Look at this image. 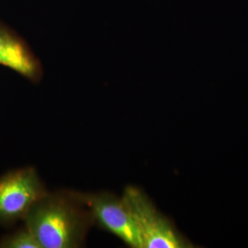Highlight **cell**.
<instances>
[{"mask_svg": "<svg viewBox=\"0 0 248 248\" xmlns=\"http://www.w3.org/2000/svg\"><path fill=\"white\" fill-rule=\"evenodd\" d=\"M42 248H78L94 226L91 212L80 191L47 192L23 220Z\"/></svg>", "mask_w": 248, "mask_h": 248, "instance_id": "cell-1", "label": "cell"}, {"mask_svg": "<svg viewBox=\"0 0 248 248\" xmlns=\"http://www.w3.org/2000/svg\"><path fill=\"white\" fill-rule=\"evenodd\" d=\"M122 198L140 234L142 248H193L142 189L128 186Z\"/></svg>", "mask_w": 248, "mask_h": 248, "instance_id": "cell-2", "label": "cell"}, {"mask_svg": "<svg viewBox=\"0 0 248 248\" xmlns=\"http://www.w3.org/2000/svg\"><path fill=\"white\" fill-rule=\"evenodd\" d=\"M48 192L32 167L10 171L0 177V225L23 221L31 209Z\"/></svg>", "mask_w": 248, "mask_h": 248, "instance_id": "cell-3", "label": "cell"}, {"mask_svg": "<svg viewBox=\"0 0 248 248\" xmlns=\"http://www.w3.org/2000/svg\"><path fill=\"white\" fill-rule=\"evenodd\" d=\"M94 224L122 240L128 247L142 248L140 234L123 198L110 192H80Z\"/></svg>", "mask_w": 248, "mask_h": 248, "instance_id": "cell-4", "label": "cell"}, {"mask_svg": "<svg viewBox=\"0 0 248 248\" xmlns=\"http://www.w3.org/2000/svg\"><path fill=\"white\" fill-rule=\"evenodd\" d=\"M0 64L32 83H39L44 76L42 62L31 47L3 23H0Z\"/></svg>", "mask_w": 248, "mask_h": 248, "instance_id": "cell-5", "label": "cell"}, {"mask_svg": "<svg viewBox=\"0 0 248 248\" xmlns=\"http://www.w3.org/2000/svg\"><path fill=\"white\" fill-rule=\"evenodd\" d=\"M0 248H42L25 224L18 230L3 236L0 240Z\"/></svg>", "mask_w": 248, "mask_h": 248, "instance_id": "cell-6", "label": "cell"}]
</instances>
